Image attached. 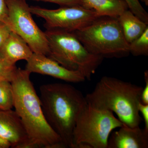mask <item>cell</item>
<instances>
[{
  "label": "cell",
  "mask_w": 148,
  "mask_h": 148,
  "mask_svg": "<svg viewBox=\"0 0 148 148\" xmlns=\"http://www.w3.org/2000/svg\"><path fill=\"white\" fill-rule=\"evenodd\" d=\"M123 125L113 112L86 103L74 127L72 148H107L111 133Z\"/></svg>",
  "instance_id": "8992f818"
},
{
  "label": "cell",
  "mask_w": 148,
  "mask_h": 148,
  "mask_svg": "<svg viewBox=\"0 0 148 148\" xmlns=\"http://www.w3.org/2000/svg\"><path fill=\"white\" fill-rule=\"evenodd\" d=\"M0 137L8 141L11 148H36L20 117L12 110H0Z\"/></svg>",
  "instance_id": "30bf717a"
},
{
  "label": "cell",
  "mask_w": 148,
  "mask_h": 148,
  "mask_svg": "<svg viewBox=\"0 0 148 148\" xmlns=\"http://www.w3.org/2000/svg\"><path fill=\"white\" fill-rule=\"evenodd\" d=\"M8 17L5 24L11 32L27 42L33 52L48 56L47 39L32 17L30 7L25 0H5Z\"/></svg>",
  "instance_id": "52a82bcc"
},
{
  "label": "cell",
  "mask_w": 148,
  "mask_h": 148,
  "mask_svg": "<svg viewBox=\"0 0 148 148\" xmlns=\"http://www.w3.org/2000/svg\"><path fill=\"white\" fill-rule=\"evenodd\" d=\"M34 53L27 42L16 33L11 32L0 48V54L8 63L15 66L20 60L27 61Z\"/></svg>",
  "instance_id": "7c38bea8"
},
{
  "label": "cell",
  "mask_w": 148,
  "mask_h": 148,
  "mask_svg": "<svg viewBox=\"0 0 148 148\" xmlns=\"http://www.w3.org/2000/svg\"><path fill=\"white\" fill-rule=\"evenodd\" d=\"M11 147L10 143L7 140L0 137V148Z\"/></svg>",
  "instance_id": "cb8c5ba5"
},
{
  "label": "cell",
  "mask_w": 148,
  "mask_h": 148,
  "mask_svg": "<svg viewBox=\"0 0 148 148\" xmlns=\"http://www.w3.org/2000/svg\"><path fill=\"white\" fill-rule=\"evenodd\" d=\"M31 74L26 69H17L12 81L15 112L36 148H65L45 117Z\"/></svg>",
  "instance_id": "6da1fadb"
},
{
  "label": "cell",
  "mask_w": 148,
  "mask_h": 148,
  "mask_svg": "<svg viewBox=\"0 0 148 148\" xmlns=\"http://www.w3.org/2000/svg\"><path fill=\"white\" fill-rule=\"evenodd\" d=\"M145 85L143 87L141 95V102L144 104L148 105V71H146L144 73Z\"/></svg>",
  "instance_id": "7402d4cb"
},
{
  "label": "cell",
  "mask_w": 148,
  "mask_h": 148,
  "mask_svg": "<svg viewBox=\"0 0 148 148\" xmlns=\"http://www.w3.org/2000/svg\"><path fill=\"white\" fill-rule=\"evenodd\" d=\"M148 132L140 126L130 127L123 124L116 131H112L107 148H147Z\"/></svg>",
  "instance_id": "8fae6325"
},
{
  "label": "cell",
  "mask_w": 148,
  "mask_h": 148,
  "mask_svg": "<svg viewBox=\"0 0 148 148\" xmlns=\"http://www.w3.org/2000/svg\"><path fill=\"white\" fill-rule=\"evenodd\" d=\"M130 53L134 56L148 55V27L140 37L129 44Z\"/></svg>",
  "instance_id": "2e32d148"
},
{
  "label": "cell",
  "mask_w": 148,
  "mask_h": 148,
  "mask_svg": "<svg viewBox=\"0 0 148 148\" xmlns=\"http://www.w3.org/2000/svg\"><path fill=\"white\" fill-rule=\"evenodd\" d=\"M14 105L13 88L11 82L0 81V110H12Z\"/></svg>",
  "instance_id": "9a60e30c"
},
{
  "label": "cell",
  "mask_w": 148,
  "mask_h": 148,
  "mask_svg": "<svg viewBox=\"0 0 148 148\" xmlns=\"http://www.w3.org/2000/svg\"><path fill=\"white\" fill-rule=\"evenodd\" d=\"M17 68L8 63L0 54V81H7L11 82Z\"/></svg>",
  "instance_id": "e0dca14e"
},
{
  "label": "cell",
  "mask_w": 148,
  "mask_h": 148,
  "mask_svg": "<svg viewBox=\"0 0 148 148\" xmlns=\"http://www.w3.org/2000/svg\"><path fill=\"white\" fill-rule=\"evenodd\" d=\"M26 1V0H25ZM54 3L61 6L80 5L83 6L82 0H34Z\"/></svg>",
  "instance_id": "d6986e66"
},
{
  "label": "cell",
  "mask_w": 148,
  "mask_h": 148,
  "mask_svg": "<svg viewBox=\"0 0 148 148\" xmlns=\"http://www.w3.org/2000/svg\"><path fill=\"white\" fill-rule=\"evenodd\" d=\"M130 10L141 20L148 24V14L139 0H124Z\"/></svg>",
  "instance_id": "ac0fdd59"
},
{
  "label": "cell",
  "mask_w": 148,
  "mask_h": 148,
  "mask_svg": "<svg viewBox=\"0 0 148 148\" xmlns=\"http://www.w3.org/2000/svg\"><path fill=\"white\" fill-rule=\"evenodd\" d=\"M143 88L116 78L104 76L85 98L88 105L110 111L123 124L135 127L140 126L142 121L138 105Z\"/></svg>",
  "instance_id": "3957f363"
},
{
  "label": "cell",
  "mask_w": 148,
  "mask_h": 148,
  "mask_svg": "<svg viewBox=\"0 0 148 148\" xmlns=\"http://www.w3.org/2000/svg\"><path fill=\"white\" fill-rule=\"evenodd\" d=\"M83 6L92 10L100 17L118 18L128 8L124 0H82Z\"/></svg>",
  "instance_id": "4fadbf2b"
},
{
  "label": "cell",
  "mask_w": 148,
  "mask_h": 148,
  "mask_svg": "<svg viewBox=\"0 0 148 148\" xmlns=\"http://www.w3.org/2000/svg\"><path fill=\"white\" fill-rule=\"evenodd\" d=\"M48 44L47 56L66 69L81 73L90 80L103 58L86 49L74 32L58 29L45 32Z\"/></svg>",
  "instance_id": "277c9868"
},
{
  "label": "cell",
  "mask_w": 148,
  "mask_h": 148,
  "mask_svg": "<svg viewBox=\"0 0 148 148\" xmlns=\"http://www.w3.org/2000/svg\"><path fill=\"white\" fill-rule=\"evenodd\" d=\"M32 14L45 20L47 29H58L73 32L86 27L100 16L82 5L64 6L56 9L30 7Z\"/></svg>",
  "instance_id": "ba28073f"
},
{
  "label": "cell",
  "mask_w": 148,
  "mask_h": 148,
  "mask_svg": "<svg viewBox=\"0 0 148 148\" xmlns=\"http://www.w3.org/2000/svg\"><path fill=\"white\" fill-rule=\"evenodd\" d=\"M40 92L43 112L48 123L61 138L65 148H72L74 127L86 103L85 96L68 84L42 85Z\"/></svg>",
  "instance_id": "7a4b0ae2"
},
{
  "label": "cell",
  "mask_w": 148,
  "mask_h": 148,
  "mask_svg": "<svg viewBox=\"0 0 148 148\" xmlns=\"http://www.w3.org/2000/svg\"><path fill=\"white\" fill-rule=\"evenodd\" d=\"M117 18L128 44L140 37L148 27V24L128 10L123 12Z\"/></svg>",
  "instance_id": "5bb4252c"
},
{
  "label": "cell",
  "mask_w": 148,
  "mask_h": 148,
  "mask_svg": "<svg viewBox=\"0 0 148 148\" xmlns=\"http://www.w3.org/2000/svg\"><path fill=\"white\" fill-rule=\"evenodd\" d=\"M138 110L141 113L145 123L144 129L148 132V105L143 104L140 102L138 105Z\"/></svg>",
  "instance_id": "44dd1931"
},
{
  "label": "cell",
  "mask_w": 148,
  "mask_h": 148,
  "mask_svg": "<svg viewBox=\"0 0 148 148\" xmlns=\"http://www.w3.org/2000/svg\"><path fill=\"white\" fill-rule=\"evenodd\" d=\"M90 53L104 58H121L130 54L117 18L103 16L73 32Z\"/></svg>",
  "instance_id": "5b68a950"
},
{
  "label": "cell",
  "mask_w": 148,
  "mask_h": 148,
  "mask_svg": "<svg viewBox=\"0 0 148 148\" xmlns=\"http://www.w3.org/2000/svg\"><path fill=\"white\" fill-rule=\"evenodd\" d=\"M142 2L145 3L146 5H148V0H141Z\"/></svg>",
  "instance_id": "d4e9b609"
},
{
  "label": "cell",
  "mask_w": 148,
  "mask_h": 148,
  "mask_svg": "<svg viewBox=\"0 0 148 148\" xmlns=\"http://www.w3.org/2000/svg\"><path fill=\"white\" fill-rule=\"evenodd\" d=\"M8 13V11L5 0H0V22L5 23Z\"/></svg>",
  "instance_id": "603a6c76"
},
{
  "label": "cell",
  "mask_w": 148,
  "mask_h": 148,
  "mask_svg": "<svg viewBox=\"0 0 148 148\" xmlns=\"http://www.w3.org/2000/svg\"><path fill=\"white\" fill-rule=\"evenodd\" d=\"M27 61L25 69L31 73L47 75L69 82H81L86 80L79 72L66 69L43 54L34 53Z\"/></svg>",
  "instance_id": "9c48e42d"
},
{
  "label": "cell",
  "mask_w": 148,
  "mask_h": 148,
  "mask_svg": "<svg viewBox=\"0 0 148 148\" xmlns=\"http://www.w3.org/2000/svg\"><path fill=\"white\" fill-rule=\"evenodd\" d=\"M11 32L10 29L5 23L0 22V48L9 36Z\"/></svg>",
  "instance_id": "ffe728a7"
}]
</instances>
